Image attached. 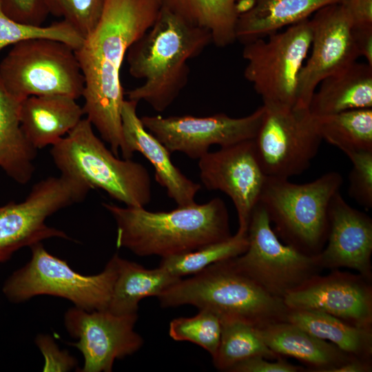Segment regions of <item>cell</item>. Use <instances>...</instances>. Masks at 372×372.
Segmentation results:
<instances>
[{
	"instance_id": "cell-30",
	"label": "cell",
	"mask_w": 372,
	"mask_h": 372,
	"mask_svg": "<svg viewBox=\"0 0 372 372\" xmlns=\"http://www.w3.org/2000/svg\"><path fill=\"white\" fill-rule=\"evenodd\" d=\"M248 246L246 235L236 232L227 240L207 245L196 250L162 258L159 267L181 278L197 273L209 265L243 254Z\"/></svg>"
},
{
	"instance_id": "cell-15",
	"label": "cell",
	"mask_w": 372,
	"mask_h": 372,
	"mask_svg": "<svg viewBox=\"0 0 372 372\" xmlns=\"http://www.w3.org/2000/svg\"><path fill=\"white\" fill-rule=\"evenodd\" d=\"M200 178L208 190H219L232 200L238 218L237 233L246 235L267 176L257 159L254 139L208 152L198 159Z\"/></svg>"
},
{
	"instance_id": "cell-38",
	"label": "cell",
	"mask_w": 372,
	"mask_h": 372,
	"mask_svg": "<svg viewBox=\"0 0 372 372\" xmlns=\"http://www.w3.org/2000/svg\"><path fill=\"white\" fill-rule=\"evenodd\" d=\"M346 10L351 28H372V0H340Z\"/></svg>"
},
{
	"instance_id": "cell-7",
	"label": "cell",
	"mask_w": 372,
	"mask_h": 372,
	"mask_svg": "<svg viewBox=\"0 0 372 372\" xmlns=\"http://www.w3.org/2000/svg\"><path fill=\"white\" fill-rule=\"evenodd\" d=\"M30 248V260L3 285V294L10 302L21 303L48 295L68 300L87 311L107 309L117 274L114 255L99 273L82 275L49 253L41 242Z\"/></svg>"
},
{
	"instance_id": "cell-3",
	"label": "cell",
	"mask_w": 372,
	"mask_h": 372,
	"mask_svg": "<svg viewBox=\"0 0 372 372\" xmlns=\"http://www.w3.org/2000/svg\"><path fill=\"white\" fill-rule=\"evenodd\" d=\"M116 224V246L137 256L162 258L196 250L231 236L224 201L178 206L169 211L103 203Z\"/></svg>"
},
{
	"instance_id": "cell-18",
	"label": "cell",
	"mask_w": 372,
	"mask_h": 372,
	"mask_svg": "<svg viewBox=\"0 0 372 372\" xmlns=\"http://www.w3.org/2000/svg\"><path fill=\"white\" fill-rule=\"evenodd\" d=\"M372 219L337 192L329 207L327 242L318 254L322 269H354L372 279Z\"/></svg>"
},
{
	"instance_id": "cell-28",
	"label": "cell",
	"mask_w": 372,
	"mask_h": 372,
	"mask_svg": "<svg viewBox=\"0 0 372 372\" xmlns=\"http://www.w3.org/2000/svg\"><path fill=\"white\" fill-rule=\"evenodd\" d=\"M314 117L322 139L346 155L372 151V108Z\"/></svg>"
},
{
	"instance_id": "cell-27",
	"label": "cell",
	"mask_w": 372,
	"mask_h": 372,
	"mask_svg": "<svg viewBox=\"0 0 372 372\" xmlns=\"http://www.w3.org/2000/svg\"><path fill=\"white\" fill-rule=\"evenodd\" d=\"M161 8L187 22L207 30L212 43L225 48L236 41L240 0H157Z\"/></svg>"
},
{
	"instance_id": "cell-25",
	"label": "cell",
	"mask_w": 372,
	"mask_h": 372,
	"mask_svg": "<svg viewBox=\"0 0 372 372\" xmlns=\"http://www.w3.org/2000/svg\"><path fill=\"white\" fill-rule=\"evenodd\" d=\"M115 256L117 274L107 310L119 315L137 314L139 302L147 297L158 296L181 278L164 269H148L142 265Z\"/></svg>"
},
{
	"instance_id": "cell-10",
	"label": "cell",
	"mask_w": 372,
	"mask_h": 372,
	"mask_svg": "<svg viewBox=\"0 0 372 372\" xmlns=\"http://www.w3.org/2000/svg\"><path fill=\"white\" fill-rule=\"evenodd\" d=\"M309 19L244 44V76L265 105L295 107L298 78L311 44Z\"/></svg>"
},
{
	"instance_id": "cell-5",
	"label": "cell",
	"mask_w": 372,
	"mask_h": 372,
	"mask_svg": "<svg viewBox=\"0 0 372 372\" xmlns=\"http://www.w3.org/2000/svg\"><path fill=\"white\" fill-rule=\"evenodd\" d=\"M50 152L61 174L81 179L127 207H145L152 200L145 167L132 158L120 159L108 149L86 118L51 146Z\"/></svg>"
},
{
	"instance_id": "cell-4",
	"label": "cell",
	"mask_w": 372,
	"mask_h": 372,
	"mask_svg": "<svg viewBox=\"0 0 372 372\" xmlns=\"http://www.w3.org/2000/svg\"><path fill=\"white\" fill-rule=\"evenodd\" d=\"M157 298L163 307L190 304L215 312L220 318L243 320L256 327L285 321L288 308L237 269L231 258L180 279Z\"/></svg>"
},
{
	"instance_id": "cell-36",
	"label": "cell",
	"mask_w": 372,
	"mask_h": 372,
	"mask_svg": "<svg viewBox=\"0 0 372 372\" xmlns=\"http://www.w3.org/2000/svg\"><path fill=\"white\" fill-rule=\"evenodd\" d=\"M35 344L44 358L43 371H70L77 366V361L67 351L61 350L52 336L39 334Z\"/></svg>"
},
{
	"instance_id": "cell-33",
	"label": "cell",
	"mask_w": 372,
	"mask_h": 372,
	"mask_svg": "<svg viewBox=\"0 0 372 372\" xmlns=\"http://www.w3.org/2000/svg\"><path fill=\"white\" fill-rule=\"evenodd\" d=\"M106 0H44L49 13L62 17L84 38L97 25Z\"/></svg>"
},
{
	"instance_id": "cell-21",
	"label": "cell",
	"mask_w": 372,
	"mask_h": 372,
	"mask_svg": "<svg viewBox=\"0 0 372 372\" xmlns=\"http://www.w3.org/2000/svg\"><path fill=\"white\" fill-rule=\"evenodd\" d=\"M267 346L279 356L293 358L312 372L333 371L355 358L287 321L257 327Z\"/></svg>"
},
{
	"instance_id": "cell-24",
	"label": "cell",
	"mask_w": 372,
	"mask_h": 372,
	"mask_svg": "<svg viewBox=\"0 0 372 372\" xmlns=\"http://www.w3.org/2000/svg\"><path fill=\"white\" fill-rule=\"evenodd\" d=\"M23 100L10 93L0 81V168L22 185L32 178L37 154L21 127Z\"/></svg>"
},
{
	"instance_id": "cell-6",
	"label": "cell",
	"mask_w": 372,
	"mask_h": 372,
	"mask_svg": "<svg viewBox=\"0 0 372 372\" xmlns=\"http://www.w3.org/2000/svg\"><path fill=\"white\" fill-rule=\"evenodd\" d=\"M343 183L336 172L304 184L267 177L259 203L279 239L303 254L317 256L329 232V207Z\"/></svg>"
},
{
	"instance_id": "cell-9",
	"label": "cell",
	"mask_w": 372,
	"mask_h": 372,
	"mask_svg": "<svg viewBox=\"0 0 372 372\" xmlns=\"http://www.w3.org/2000/svg\"><path fill=\"white\" fill-rule=\"evenodd\" d=\"M92 189L81 179L65 174L35 183L21 202L0 205V263L18 250L59 238H70L48 226L46 219L56 212L83 201Z\"/></svg>"
},
{
	"instance_id": "cell-35",
	"label": "cell",
	"mask_w": 372,
	"mask_h": 372,
	"mask_svg": "<svg viewBox=\"0 0 372 372\" xmlns=\"http://www.w3.org/2000/svg\"><path fill=\"white\" fill-rule=\"evenodd\" d=\"M1 4L9 17L25 24L42 25L49 14L44 0H1Z\"/></svg>"
},
{
	"instance_id": "cell-11",
	"label": "cell",
	"mask_w": 372,
	"mask_h": 372,
	"mask_svg": "<svg viewBox=\"0 0 372 372\" xmlns=\"http://www.w3.org/2000/svg\"><path fill=\"white\" fill-rule=\"evenodd\" d=\"M247 236L246 251L231 260L237 269L275 297L282 299L323 269L318 255L303 254L279 239L259 203L251 213Z\"/></svg>"
},
{
	"instance_id": "cell-14",
	"label": "cell",
	"mask_w": 372,
	"mask_h": 372,
	"mask_svg": "<svg viewBox=\"0 0 372 372\" xmlns=\"http://www.w3.org/2000/svg\"><path fill=\"white\" fill-rule=\"evenodd\" d=\"M137 314L119 316L107 309L87 311L73 307L63 316L68 333L76 340L70 344L83 357L80 372H110L116 360L138 351L143 338L134 331Z\"/></svg>"
},
{
	"instance_id": "cell-26",
	"label": "cell",
	"mask_w": 372,
	"mask_h": 372,
	"mask_svg": "<svg viewBox=\"0 0 372 372\" xmlns=\"http://www.w3.org/2000/svg\"><path fill=\"white\" fill-rule=\"evenodd\" d=\"M285 321L335 344L351 356L371 360L372 328L352 325L331 315L309 310L288 309Z\"/></svg>"
},
{
	"instance_id": "cell-20",
	"label": "cell",
	"mask_w": 372,
	"mask_h": 372,
	"mask_svg": "<svg viewBox=\"0 0 372 372\" xmlns=\"http://www.w3.org/2000/svg\"><path fill=\"white\" fill-rule=\"evenodd\" d=\"M76 100L61 94L30 96L23 100L21 127L35 149L54 145L82 120L83 110Z\"/></svg>"
},
{
	"instance_id": "cell-16",
	"label": "cell",
	"mask_w": 372,
	"mask_h": 372,
	"mask_svg": "<svg viewBox=\"0 0 372 372\" xmlns=\"http://www.w3.org/2000/svg\"><path fill=\"white\" fill-rule=\"evenodd\" d=\"M311 54L298 78L296 107L309 108L319 83L359 57L351 33L350 19L338 1L320 8L310 19Z\"/></svg>"
},
{
	"instance_id": "cell-19",
	"label": "cell",
	"mask_w": 372,
	"mask_h": 372,
	"mask_svg": "<svg viewBox=\"0 0 372 372\" xmlns=\"http://www.w3.org/2000/svg\"><path fill=\"white\" fill-rule=\"evenodd\" d=\"M138 103L125 99L121 110L123 158H132L135 152L143 154L155 170L156 181L166 189L167 196L177 206L195 202L201 188L188 178L172 161L168 149L143 126L136 112Z\"/></svg>"
},
{
	"instance_id": "cell-29",
	"label": "cell",
	"mask_w": 372,
	"mask_h": 372,
	"mask_svg": "<svg viewBox=\"0 0 372 372\" xmlns=\"http://www.w3.org/2000/svg\"><path fill=\"white\" fill-rule=\"evenodd\" d=\"M220 320V344L212 358L217 369L229 371L238 363L256 356L269 360L282 357L267 346L256 326L238 319L221 318Z\"/></svg>"
},
{
	"instance_id": "cell-1",
	"label": "cell",
	"mask_w": 372,
	"mask_h": 372,
	"mask_svg": "<svg viewBox=\"0 0 372 372\" xmlns=\"http://www.w3.org/2000/svg\"><path fill=\"white\" fill-rule=\"evenodd\" d=\"M160 10L157 0H106L97 25L75 50L84 78V114L116 156L123 147L121 66Z\"/></svg>"
},
{
	"instance_id": "cell-39",
	"label": "cell",
	"mask_w": 372,
	"mask_h": 372,
	"mask_svg": "<svg viewBox=\"0 0 372 372\" xmlns=\"http://www.w3.org/2000/svg\"><path fill=\"white\" fill-rule=\"evenodd\" d=\"M352 37L359 56H364L372 65V28H351Z\"/></svg>"
},
{
	"instance_id": "cell-32",
	"label": "cell",
	"mask_w": 372,
	"mask_h": 372,
	"mask_svg": "<svg viewBox=\"0 0 372 372\" xmlns=\"http://www.w3.org/2000/svg\"><path fill=\"white\" fill-rule=\"evenodd\" d=\"M169 335L176 341H187L201 347L214 358L220 344L221 320L215 312L199 309L194 316L172 320Z\"/></svg>"
},
{
	"instance_id": "cell-12",
	"label": "cell",
	"mask_w": 372,
	"mask_h": 372,
	"mask_svg": "<svg viewBox=\"0 0 372 372\" xmlns=\"http://www.w3.org/2000/svg\"><path fill=\"white\" fill-rule=\"evenodd\" d=\"M254 139L257 159L267 177L289 179L304 172L322 141L309 108L265 105Z\"/></svg>"
},
{
	"instance_id": "cell-34",
	"label": "cell",
	"mask_w": 372,
	"mask_h": 372,
	"mask_svg": "<svg viewBox=\"0 0 372 372\" xmlns=\"http://www.w3.org/2000/svg\"><path fill=\"white\" fill-rule=\"evenodd\" d=\"M352 163L349 194L359 205L372 208V151L347 154Z\"/></svg>"
},
{
	"instance_id": "cell-8",
	"label": "cell",
	"mask_w": 372,
	"mask_h": 372,
	"mask_svg": "<svg viewBox=\"0 0 372 372\" xmlns=\"http://www.w3.org/2000/svg\"><path fill=\"white\" fill-rule=\"evenodd\" d=\"M0 81L14 96H82L84 78L75 50L61 41L32 39L13 45L0 63Z\"/></svg>"
},
{
	"instance_id": "cell-2",
	"label": "cell",
	"mask_w": 372,
	"mask_h": 372,
	"mask_svg": "<svg viewBox=\"0 0 372 372\" xmlns=\"http://www.w3.org/2000/svg\"><path fill=\"white\" fill-rule=\"evenodd\" d=\"M212 43L211 33L161 8L152 26L129 48V72L144 82L126 92L127 99L143 101L155 111L167 109L185 87L189 60Z\"/></svg>"
},
{
	"instance_id": "cell-40",
	"label": "cell",
	"mask_w": 372,
	"mask_h": 372,
	"mask_svg": "<svg viewBox=\"0 0 372 372\" xmlns=\"http://www.w3.org/2000/svg\"><path fill=\"white\" fill-rule=\"evenodd\" d=\"M371 371V360L354 358L335 369L333 372H370Z\"/></svg>"
},
{
	"instance_id": "cell-37",
	"label": "cell",
	"mask_w": 372,
	"mask_h": 372,
	"mask_svg": "<svg viewBox=\"0 0 372 372\" xmlns=\"http://www.w3.org/2000/svg\"><path fill=\"white\" fill-rule=\"evenodd\" d=\"M262 356H256L243 360L234 366L231 372H300L306 368L291 364L282 357L275 361H269Z\"/></svg>"
},
{
	"instance_id": "cell-31",
	"label": "cell",
	"mask_w": 372,
	"mask_h": 372,
	"mask_svg": "<svg viewBox=\"0 0 372 372\" xmlns=\"http://www.w3.org/2000/svg\"><path fill=\"white\" fill-rule=\"evenodd\" d=\"M32 39H50L78 49L85 38L65 21L49 25H33L17 21L3 10L0 0V51L11 45Z\"/></svg>"
},
{
	"instance_id": "cell-17",
	"label": "cell",
	"mask_w": 372,
	"mask_h": 372,
	"mask_svg": "<svg viewBox=\"0 0 372 372\" xmlns=\"http://www.w3.org/2000/svg\"><path fill=\"white\" fill-rule=\"evenodd\" d=\"M289 309L325 313L352 325L372 328L371 280L362 275L332 269L316 275L283 298Z\"/></svg>"
},
{
	"instance_id": "cell-13",
	"label": "cell",
	"mask_w": 372,
	"mask_h": 372,
	"mask_svg": "<svg viewBox=\"0 0 372 372\" xmlns=\"http://www.w3.org/2000/svg\"><path fill=\"white\" fill-rule=\"evenodd\" d=\"M265 113V107L240 118L218 113L207 116L190 115L143 116L145 128L172 154L180 152L192 159H199L211 145L220 147L256 136Z\"/></svg>"
},
{
	"instance_id": "cell-23",
	"label": "cell",
	"mask_w": 372,
	"mask_h": 372,
	"mask_svg": "<svg viewBox=\"0 0 372 372\" xmlns=\"http://www.w3.org/2000/svg\"><path fill=\"white\" fill-rule=\"evenodd\" d=\"M319 85L309 106L314 116L372 108V65L367 63L355 61Z\"/></svg>"
},
{
	"instance_id": "cell-22",
	"label": "cell",
	"mask_w": 372,
	"mask_h": 372,
	"mask_svg": "<svg viewBox=\"0 0 372 372\" xmlns=\"http://www.w3.org/2000/svg\"><path fill=\"white\" fill-rule=\"evenodd\" d=\"M340 0H240L236 41L245 44L262 39Z\"/></svg>"
}]
</instances>
